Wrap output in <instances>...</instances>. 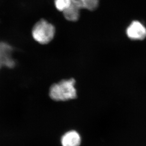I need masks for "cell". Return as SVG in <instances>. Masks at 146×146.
I'll list each match as a JSON object with an SVG mask.
<instances>
[{"label": "cell", "mask_w": 146, "mask_h": 146, "mask_svg": "<svg viewBox=\"0 0 146 146\" xmlns=\"http://www.w3.org/2000/svg\"><path fill=\"white\" fill-rule=\"evenodd\" d=\"M13 48L7 43L0 42V64L3 67L13 68L15 62L12 58Z\"/></svg>", "instance_id": "3957f363"}, {"label": "cell", "mask_w": 146, "mask_h": 146, "mask_svg": "<svg viewBox=\"0 0 146 146\" xmlns=\"http://www.w3.org/2000/svg\"><path fill=\"white\" fill-rule=\"evenodd\" d=\"M127 35L132 40H143L146 37V28L138 21H134L126 31Z\"/></svg>", "instance_id": "277c9868"}, {"label": "cell", "mask_w": 146, "mask_h": 146, "mask_svg": "<svg viewBox=\"0 0 146 146\" xmlns=\"http://www.w3.org/2000/svg\"><path fill=\"white\" fill-rule=\"evenodd\" d=\"M84 9L80 0H72L70 6L62 13L67 21L75 22L80 18V11Z\"/></svg>", "instance_id": "5b68a950"}, {"label": "cell", "mask_w": 146, "mask_h": 146, "mask_svg": "<svg viewBox=\"0 0 146 146\" xmlns=\"http://www.w3.org/2000/svg\"><path fill=\"white\" fill-rule=\"evenodd\" d=\"M74 79L64 80L52 85L50 88V98L55 101H66L77 97Z\"/></svg>", "instance_id": "6da1fadb"}, {"label": "cell", "mask_w": 146, "mask_h": 146, "mask_svg": "<svg viewBox=\"0 0 146 146\" xmlns=\"http://www.w3.org/2000/svg\"><path fill=\"white\" fill-rule=\"evenodd\" d=\"M55 33V28L54 25L44 19L37 21L32 29L33 38L41 44L49 43L54 38Z\"/></svg>", "instance_id": "7a4b0ae2"}, {"label": "cell", "mask_w": 146, "mask_h": 146, "mask_svg": "<svg viewBox=\"0 0 146 146\" xmlns=\"http://www.w3.org/2000/svg\"><path fill=\"white\" fill-rule=\"evenodd\" d=\"M61 143L62 146H80L81 137L76 131H70L62 137Z\"/></svg>", "instance_id": "8992f818"}, {"label": "cell", "mask_w": 146, "mask_h": 146, "mask_svg": "<svg viewBox=\"0 0 146 146\" xmlns=\"http://www.w3.org/2000/svg\"><path fill=\"white\" fill-rule=\"evenodd\" d=\"M1 68H2V67H1V65H0V69H1Z\"/></svg>", "instance_id": "9c48e42d"}, {"label": "cell", "mask_w": 146, "mask_h": 146, "mask_svg": "<svg viewBox=\"0 0 146 146\" xmlns=\"http://www.w3.org/2000/svg\"><path fill=\"white\" fill-rule=\"evenodd\" d=\"M72 0H55L54 5L59 11L63 12L70 6Z\"/></svg>", "instance_id": "ba28073f"}, {"label": "cell", "mask_w": 146, "mask_h": 146, "mask_svg": "<svg viewBox=\"0 0 146 146\" xmlns=\"http://www.w3.org/2000/svg\"><path fill=\"white\" fill-rule=\"evenodd\" d=\"M84 9L94 11L98 8L99 0H80Z\"/></svg>", "instance_id": "52a82bcc"}]
</instances>
